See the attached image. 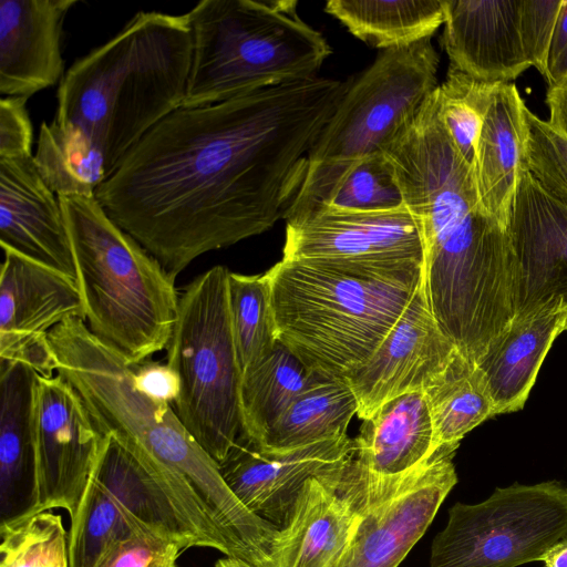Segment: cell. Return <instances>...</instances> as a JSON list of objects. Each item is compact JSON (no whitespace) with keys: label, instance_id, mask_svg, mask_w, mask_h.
<instances>
[{"label":"cell","instance_id":"6da1fadb","mask_svg":"<svg viewBox=\"0 0 567 567\" xmlns=\"http://www.w3.org/2000/svg\"><path fill=\"white\" fill-rule=\"evenodd\" d=\"M349 82L318 75L181 106L130 150L94 196L176 278L199 256L285 218Z\"/></svg>","mask_w":567,"mask_h":567},{"label":"cell","instance_id":"7a4b0ae2","mask_svg":"<svg viewBox=\"0 0 567 567\" xmlns=\"http://www.w3.org/2000/svg\"><path fill=\"white\" fill-rule=\"evenodd\" d=\"M435 90L382 153L423 237L435 320L450 332H476L514 312L515 254L509 229L481 205L474 168L440 120Z\"/></svg>","mask_w":567,"mask_h":567},{"label":"cell","instance_id":"3957f363","mask_svg":"<svg viewBox=\"0 0 567 567\" xmlns=\"http://www.w3.org/2000/svg\"><path fill=\"white\" fill-rule=\"evenodd\" d=\"M192 54L186 13L138 12L65 72L54 121L92 141L109 178L151 128L183 105Z\"/></svg>","mask_w":567,"mask_h":567},{"label":"cell","instance_id":"277c9868","mask_svg":"<svg viewBox=\"0 0 567 567\" xmlns=\"http://www.w3.org/2000/svg\"><path fill=\"white\" fill-rule=\"evenodd\" d=\"M266 275L277 341L318 375L343 380L396 323L424 264L282 258Z\"/></svg>","mask_w":567,"mask_h":567},{"label":"cell","instance_id":"5b68a950","mask_svg":"<svg viewBox=\"0 0 567 567\" xmlns=\"http://www.w3.org/2000/svg\"><path fill=\"white\" fill-rule=\"evenodd\" d=\"M48 336L56 373L78 391L103 434L116 433L147 452L219 530L243 522L247 508L225 483L219 465L188 433L169 403L137 386L135 364L95 337L80 318L63 321Z\"/></svg>","mask_w":567,"mask_h":567},{"label":"cell","instance_id":"8992f818","mask_svg":"<svg viewBox=\"0 0 567 567\" xmlns=\"http://www.w3.org/2000/svg\"><path fill=\"white\" fill-rule=\"evenodd\" d=\"M89 330L140 364L167 348L177 318L175 278L116 225L95 196H58Z\"/></svg>","mask_w":567,"mask_h":567},{"label":"cell","instance_id":"52a82bcc","mask_svg":"<svg viewBox=\"0 0 567 567\" xmlns=\"http://www.w3.org/2000/svg\"><path fill=\"white\" fill-rule=\"evenodd\" d=\"M296 0H204L187 18L193 54L182 106H206L318 76L332 50Z\"/></svg>","mask_w":567,"mask_h":567},{"label":"cell","instance_id":"ba28073f","mask_svg":"<svg viewBox=\"0 0 567 567\" xmlns=\"http://www.w3.org/2000/svg\"><path fill=\"white\" fill-rule=\"evenodd\" d=\"M137 527L169 536L186 549L230 554L221 534L168 471L136 443L110 432L71 517L69 567H95L110 544Z\"/></svg>","mask_w":567,"mask_h":567},{"label":"cell","instance_id":"9c48e42d","mask_svg":"<svg viewBox=\"0 0 567 567\" xmlns=\"http://www.w3.org/2000/svg\"><path fill=\"white\" fill-rule=\"evenodd\" d=\"M440 58L431 39L382 50L350 79L308 155L305 181L285 220L326 206L344 176L382 150L439 86Z\"/></svg>","mask_w":567,"mask_h":567},{"label":"cell","instance_id":"30bf717a","mask_svg":"<svg viewBox=\"0 0 567 567\" xmlns=\"http://www.w3.org/2000/svg\"><path fill=\"white\" fill-rule=\"evenodd\" d=\"M215 266L179 296L167 364L179 380L174 410L188 433L219 465L241 433V369L234 341L228 276Z\"/></svg>","mask_w":567,"mask_h":567},{"label":"cell","instance_id":"8fae6325","mask_svg":"<svg viewBox=\"0 0 567 567\" xmlns=\"http://www.w3.org/2000/svg\"><path fill=\"white\" fill-rule=\"evenodd\" d=\"M565 536L567 487L515 483L481 503H455L433 538L429 567H517L540 560Z\"/></svg>","mask_w":567,"mask_h":567},{"label":"cell","instance_id":"7c38bea8","mask_svg":"<svg viewBox=\"0 0 567 567\" xmlns=\"http://www.w3.org/2000/svg\"><path fill=\"white\" fill-rule=\"evenodd\" d=\"M454 454L440 447L403 477L349 493L360 517L332 567H398L457 483Z\"/></svg>","mask_w":567,"mask_h":567},{"label":"cell","instance_id":"4fadbf2b","mask_svg":"<svg viewBox=\"0 0 567 567\" xmlns=\"http://www.w3.org/2000/svg\"><path fill=\"white\" fill-rule=\"evenodd\" d=\"M40 513L72 517L100 455L104 434L78 391L60 374L39 375L33 406Z\"/></svg>","mask_w":567,"mask_h":567},{"label":"cell","instance_id":"5bb4252c","mask_svg":"<svg viewBox=\"0 0 567 567\" xmlns=\"http://www.w3.org/2000/svg\"><path fill=\"white\" fill-rule=\"evenodd\" d=\"M282 258L425 264V249L406 206L384 212L322 206L286 220Z\"/></svg>","mask_w":567,"mask_h":567},{"label":"cell","instance_id":"9a60e30c","mask_svg":"<svg viewBox=\"0 0 567 567\" xmlns=\"http://www.w3.org/2000/svg\"><path fill=\"white\" fill-rule=\"evenodd\" d=\"M456 351L430 309L423 276L408 307L375 351L343 378L357 399V415L365 420L396 396L424 392Z\"/></svg>","mask_w":567,"mask_h":567},{"label":"cell","instance_id":"2e32d148","mask_svg":"<svg viewBox=\"0 0 567 567\" xmlns=\"http://www.w3.org/2000/svg\"><path fill=\"white\" fill-rule=\"evenodd\" d=\"M353 452L348 434L285 451L262 450L240 434L219 470L250 512L279 528L307 481L339 472Z\"/></svg>","mask_w":567,"mask_h":567},{"label":"cell","instance_id":"e0dca14e","mask_svg":"<svg viewBox=\"0 0 567 567\" xmlns=\"http://www.w3.org/2000/svg\"><path fill=\"white\" fill-rule=\"evenodd\" d=\"M516 260L515 316L547 305L567 307V206L532 175H519L509 218Z\"/></svg>","mask_w":567,"mask_h":567},{"label":"cell","instance_id":"ac0fdd59","mask_svg":"<svg viewBox=\"0 0 567 567\" xmlns=\"http://www.w3.org/2000/svg\"><path fill=\"white\" fill-rule=\"evenodd\" d=\"M0 244L76 280L59 197L32 155L0 158Z\"/></svg>","mask_w":567,"mask_h":567},{"label":"cell","instance_id":"d6986e66","mask_svg":"<svg viewBox=\"0 0 567 567\" xmlns=\"http://www.w3.org/2000/svg\"><path fill=\"white\" fill-rule=\"evenodd\" d=\"M520 0H445L441 45L450 68L485 83H509L529 66Z\"/></svg>","mask_w":567,"mask_h":567},{"label":"cell","instance_id":"ffe728a7","mask_svg":"<svg viewBox=\"0 0 567 567\" xmlns=\"http://www.w3.org/2000/svg\"><path fill=\"white\" fill-rule=\"evenodd\" d=\"M78 0L0 1V93L30 97L64 76L63 23Z\"/></svg>","mask_w":567,"mask_h":567},{"label":"cell","instance_id":"44dd1931","mask_svg":"<svg viewBox=\"0 0 567 567\" xmlns=\"http://www.w3.org/2000/svg\"><path fill=\"white\" fill-rule=\"evenodd\" d=\"M353 443L343 477L357 486L391 482L429 460L435 447L425 393H405L382 404L363 420Z\"/></svg>","mask_w":567,"mask_h":567},{"label":"cell","instance_id":"7402d4cb","mask_svg":"<svg viewBox=\"0 0 567 567\" xmlns=\"http://www.w3.org/2000/svg\"><path fill=\"white\" fill-rule=\"evenodd\" d=\"M39 374L0 360V530L39 514L33 406Z\"/></svg>","mask_w":567,"mask_h":567},{"label":"cell","instance_id":"603a6c76","mask_svg":"<svg viewBox=\"0 0 567 567\" xmlns=\"http://www.w3.org/2000/svg\"><path fill=\"white\" fill-rule=\"evenodd\" d=\"M343 468L307 481L272 540L270 567H332L360 517L339 487Z\"/></svg>","mask_w":567,"mask_h":567},{"label":"cell","instance_id":"cb8c5ba5","mask_svg":"<svg viewBox=\"0 0 567 567\" xmlns=\"http://www.w3.org/2000/svg\"><path fill=\"white\" fill-rule=\"evenodd\" d=\"M0 275V334L43 336L71 318L85 321L78 281L9 247Z\"/></svg>","mask_w":567,"mask_h":567},{"label":"cell","instance_id":"d4e9b609","mask_svg":"<svg viewBox=\"0 0 567 567\" xmlns=\"http://www.w3.org/2000/svg\"><path fill=\"white\" fill-rule=\"evenodd\" d=\"M565 319L566 307L560 305L516 315L476 363L496 415L524 408L549 349L565 329Z\"/></svg>","mask_w":567,"mask_h":567},{"label":"cell","instance_id":"484cf974","mask_svg":"<svg viewBox=\"0 0 567 567\" xmlns=\"http://www.w3.org/2000/svg\"><path fill=\"white\" fill-rule=\"evenodd\" d=\"M525 109L514 83L498 84L476 145L474 176L481 205L505 228L524 169Z\"/></svg>","mask_w":567,"mask_h":567},{"label":"cell","instance_id":"4316f807","mask_svg":"<svg viewBox=\"0 0 567 567\" xmlns=\"http://www.w3.org/2000/svg\"><path fill=\"white\" fill-rule=\"evenodd\" d=\"M324 11L382 51L431 39L444 23L445 0H330Z\"/></svg>","mask_w":567,"mask_h":567},{"label":"cell","instance_id":"83f0119b","mask_svg":"<svg viewBox=\"0 0 567 567\" xmlns=\"http://www.w3.org/2000/svg\"><path fill=\"white\" fill-rule=\"evenodd\" d=\"M322 379L278 341L269 355L243 372L240 434L259 446L291 402Z\"/></svg>","mask_w":567,"mask_h":567},{"label":"cell","instance_id":"f1b7e54d","mask_svg":"<svg viewBox=\"0 0 567 567\" xmlns=\"http://www.w3.org/2000/svg\"><path fill=\"white\" fill-rule=\"evenodd\" d=\"M424 393L434 427L435 451L440 447L456 451L468 432L496 416L482 372L458 350Z\"/></svg>","mask_w":567,"mask_h":567},{"label":"cell","instance_id":"f546056e","mask_svg":"<svg viewBox=\"0 0 567 567\" xmlns=\"http://www.w3.org/2000/svg\"><path fill=\"white\" fill-rule=\"evenodd\" d=\"M357 413L358 402L349 385L343 380L322 379L291 402L258 447L285 451L347 434Z\"/></svg>","mask_w":567,"mask_h":567},{"label":"cell","instance_id":"4dcf8cb0","mask_svg":"<svg viewBox=\"0 0 567 567\" xmlns=\"http://www.w3.org/2000/svg\"><path fill=\"white\" fill-rule=\"evenodd\" d=\"M34 162L58 196L93 197L107 179L102 152L78 127L54 120L40 126Z\"/></svg>","mask_w":567,"mask_h":567},{"label":"cell","instance_id":"1f68e13d","mask_svg":"<svg viewBox=\"0 0 567 567\" xmlns=\"http://www.w3.org/2000/svg\"><path fill=\"white\" fill-rule=\"evenodd\" d=\"M228 303L241 372L269 355L277 344L268 277L229 272Z\"/></svg>","mask_w":567,"mask_h":567},{"label":"cell","instance_id":"d6a6232c","mask_svg":"<svg viewBox=\"0 0 567 567\" xmlns=\"http://www.w3.org/2000/svg\"><path fill=\"white\" fill-rule=\"evenodd\" d=\"M497 85L449 68L445 80L435 90L440 120L473 168L478 136Z\"/></svg>","mask_w":567,"mask_h":567},{"label":"cell","instance_id":"836d02e7","mask_svg":"<svg viewBox=\"0 0 567 567\" xmlns=\"http://www.w3.org/2000/svg\"><path fill=\"white\" fill-rule=\"evenodd\" d=\"M0 567H54L69 559L62 518L48 511L0 530Z\"/></svg>","mask_w":567,"mask_h":567},{"label":"cell","instance_id":"e575fe53","mask_svg":"<svg viewBox=\"0 0 567 567\" xmlns=\"http://www.w3.org/2000/svg\"><path fill=\"white\" fill-rule=\"evenodd\" d=\"M326 206L357 212H384L404 205L394 172L383 153L359 162L341 181Z\"/></svg>","mask_w":567,"mask_h":567},{"label":"cell","instance_id":"d590c367","mask_svg":"<svg viewBox=\"0 0 567 567\" xmlns=\"http://www.w3.org/2000/svg\"><path fill=\"white\" fill-rule=\"evenodd\" d=\"M527 138L523 168L550 197L567 206V137L525 109Z\"/></svg>","mask_w":567,"mask_h":567},{"label":"cell","instance_id":"8d00e7d4","mask_svg":"<svg viewBox=\"0 0 567 567\" xmlns=\"http://www.w3.org/2000/svg\"><path fill=\"white\" fill-rule=\"evenodd\" d=\"M185 546L148 527H137L110 544L95 567H177Z\"/></svg>","mask_w":567,"mask_h":567},{"label":"cell","instance_id":"74e56055","mask_svg":"<svg viewBox=\"0 0 567 567\" xmlns=\"http://www.w3.org/2000/svg\"><path fill=\"white\" fill-rule=\"evenodd\" d=\"M564 0H520L519 30L530 64L545 75L550 40Z\"/></svg>","mask_w":567,"mask_h":567},{"label":"cell","instance_id":"f35d334b","mask_svg":"<svg viewBox=\"0 0 567 567\" xmlns=\"http://www.w3.org/2000/svg\"><path fill=\"white\" fill-rule=\"evenodd\" d=\"M25 96H3L0 100V158L32 155V124Z\"/></svg>","mask_w":567,"mask_h":567},{"label":"cell","instance_id":"ab89813d","mask_svg":"<svg viewBox=\"0 0 567 567\" xmlns=\"http://www.w3.org/2000/svg\"><path fill=\"white\" fill-rule=\"evenodd\" d=\"M48 334H0V360L28 365L44 378L53 377L58 363Z\"/></svg>","mask_w":567,"mask_h":567},{"label":"cell","instance_id":"60d3db41","mask_svg":"<svg viewBox=\"0 0 567 567\" xmlns=\"http://www.w3.org/2000/svg\"><path fill=\"white\" fill-rule=\"evenodd\" d=\"M137 386L148 396L166 403H174L179 393V380L166 363L144 361L135 364Z\"/></svg>","mask_w":567,"mask_h":567},{"label":"cell","instance_id":"b9f144b4","mask_svg":"<svg viewBox=\"0 0 567 567\" xmlns=\"http://www.w3.org/2000/svg\"><path fill=\"white\" fill-rule=\"evenodd\" d=\"M567 74V0L563 1L550 40L545 79L548 86Z\"/></svg>","mask_w":567,"mask_h":567},{"label":"cell","instance_id":"7bdbcfd3","mask_svg":"<svg viewBox=\"0 0 567 567\" xmlns=\"http://www.w3.org/2000/svg\"><path fill=\"white\" fill-rule=\"evenodd\" d=\"M546 103L549 109L548 124L567 137V74L558 83L548 86Z\"/></svg>","mask_w":567,"mask_h":567},{"label":"cell","instance_id":"ee69618b","mask_svg":"<svg viewBox=\"0 0 567 567\" xmlns=\"http://www.w3.org/2000/svg\"><path fill=\"white\" fill-rule=\"evenodd\" d=\"M540 560L544 567H567V536L554 544Z\"/></svg>","mask_w":567,"mask_h":567},{"label":"cell","instance_id":"f6af8a7d","mask_svg":"<svg viewBox=\"0 0 567 567\" xmlns=\"http://www.w3.org/2000/svg\"><path fill=\"white\" fill-rule=\"evenodd\" d=\"M215 567H254L252 565L237 558L227 557L219 559Z\"/></svg>","mask_w":567,"mask_h":567},{"label":"cell","instance_id":"bcb514c9","mask_svg":"<svg viewBox=\"0 0 567 567\" xmlns=\"http://www.w3.org/2000/svg\"><path fill=\"white\" fill-rule=\"evenodd\" d=\"M54 567H69V559L68 560H63L61 563H59L58 565H55Z\"/></svg>","mask_w":567,"mask_h":567},{"label":"cell","instance_id":"7dc6e473","mask_svg":"<svg viewBox=\"0 0 567 567\" xmlns=\"http://www.w3.org/2000/svg\"><path fill=\"white\" fill-rule=\"evenodd\" d=\"M564 331H567V307H566V319H565V329Z\"/></svg>","mask_w":567,"mask_h":567}]
</instances>
